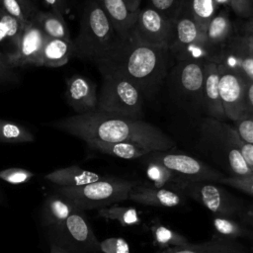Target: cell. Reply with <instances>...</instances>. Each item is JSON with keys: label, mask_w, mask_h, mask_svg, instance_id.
Returning <instances> with one entry per match:
<instances>
[{"label": "cell", "mask_w": 253, "mask_h": 253, "mask_svg": "<svg viewBox=\"0 0 253 253\" xmlns=\"http://www.w3.org/2000/svg\"><path fill=\"white\" fill-rule=\"evenodd\" d=\"M60 131L76 136L86 143L132 142L150 152L171 150L173 139L157 126L140 119H130L99 110L76 114L50 124Z\"/></svg>", "instance_id": "obj_1"}, {"label": "cell", "mask_w": 253, "mask_h": 253, "mask_svg": "<svg viewBox=\"0 0 253 253\" xmlns=\"http://www.w3.org/2000/svg\"><path fill=\"white\" fill-rule=\"evenodd\" d=\"M169 49L141 42L131 34L96 64L114 70L129 80L144 99L153 98L159 91L168 71Z\"/></svg>", "instance_id": "obj_2"}, {"label": "cell", "mask_w": 253, "mask_h": 253, "mask_svg": "<svg viewBox=\"0 0 253 253\" xmlns=\"http://www.w3.org/2000/svg\"><path fill=\"white\" fill-rule=\"evenodd\" d=\"M121 42L109 18L95 0L84 4L79 32L73 40L74 56L97 63L106 57Z\"/></svg>", "instance_id": "obj_3"}, {"label": "cell", "mask_w": 253, "mask_h": 253, "mask_svg": "<svg viewBox=\"0 0 253 253\" xmlns=\"http://www.w3.org/2000/svg\"><path fill=\"white\" fill-rule=\"evenodd\" d=\"M202 148L225 172L227 177H249L252 170L245 163L234 141V127L224 121L207 117L201 125Z\"/></svg>", "instance_id": "obj_4"}, {"label": "cell", "mask_w": 253, "mask_h": 253, "mask_svg": "<svg viewBox=\"0 0 253 253\" xmlns=\"http://www.w3.org/2000/svg\"><path fill=\"white\" fill-rule=\"evenodd\" d=\"M102 87L97 110L130 119H140L144 98L139 90L120 73L100 67Z\"/></svg>", "instance_id": "obj_5"}, {"label": "cell", "mask_w": 253, "mask_h": 253, "mask_svg": "<svg viewBox=\"0 0 253 253\" xmlns=\"http://www.w3.org/2000/svg\"><path fill=\"white\" fill-rule=\"evenodd\" d=\"M136 181L118 177H103L101 180L79 187H58L55 193L67 199L78 211L103 209L127 200Z\"/></svg>", "instance_id": "obj_6"}, {"label": "cell", "mask_w": 253, "mask_h": 253, "mask_svg": "<svg viewBox=\"0 0 253 253\" xmlns=\"http://www.w3.org/2000/svg\"><path fill=\"white\" fill-rule=\"evenodd\" d=\"M173 21L174 38L169 49L171 54L179 61L211 62V53L206 45V32L192 15L188 0L181 1Z\"/></svg>", "instance_id": "obj_7"}, {"label": "cell", "mask_w": 253, "mask_h": 253, "mask_svg": "<svg viewBox=\"0 0 253 253\" xmlns=\"http://www.w3.org/2000/svg\"><path fill=\"white\" fill-rule=\"evenodd\" d=\"M170 188L181 192L214 215L239 218L244 208L243 202L213 181H184L175 177Z\"/></svg>", "instance_id": "obj_8"}, {"label": "cell", "mask_w": 253, "mask_h": 253, "mask_svg": "<svg viewBox=\"0 0 253 253\" xmlns=\"http://www.w3.org/2000/svg\"><path fill=\"white\" fill-rule=\"evenodd\" d=\"M147 159L157 161L171 170L177 179L184 181H219L225 177L224 173L212 168L202 160L191 155L166 151H154L148 153Z\"/></svg>", "instance_id": "obj_9"}, {"label": "cell", "mask_w": 253, "mask_h": 253, "mask_svg": "<svg viewBox=\"0 0 253 253\" xmlns=\"http://www.w3.org/2000/svg\"><path fill=\"white\" fill-rule=\"evenodd\" d=\"M130 34L143 43L170 49L174 38V21L151 6L139 8Z\"/></svg>", "instance_id": "obj_10"}, {"label": "cell", "mask_w": 253, "mask_h": 253, "mask_svg": "<svg viewBox=\"0 0 253 253\" xmlns=\"http://www.w3.org/2000/svg\"><path fill=\"white\" fill-rule=\"evenodd\" d=\"M219 95L225 118L232 123L246 117L245 90L247 79L237 72L217 64Z\"/></svg>", "instance_id": "obj_11"}, {"label": "cell", "mask_w": 253, "mask_h": 253, "mask_svg": "<svg viewBox=\"0 0 253 253\" xmlns=\"http://www.w3.org/2000/svg\"><path fill=\"white\" fill-rule=\"evenodd\" d=\"M46 38L33 15L25 24L16 48L4 54L6 63L11 68L26 65L39 66L41 52Z\"/></svg>", "instance_id": "obj_12"}, {"label": "cell", "mask_w": 253, "mask_h": 253, "mask_svg": "<svg viewBox=\"0 0 253 253\" xmlns=\"http://www.w3.org/2000/svg\"><path fill=\"white\" fill-rule=\"evenodd\" d=\"M204 76L205 62L179 61L173 71V83L178 96L190 104L202 106Z\"/></svg>", "instance_id": "obj_13"}, {"label": "cell", "mask_w": 253, "mask_h": 253, "mask_svg": "<svg viewBox=\"0 0 253 253\" xmlns=\"http://www.w3.org/2000/svg\"><path fill=\"white\" fill-rule=\"evenodd\" d=\"M65 99L76 114L94 111L98 105L96 84L84 75L74 74L66 79Z\"/></svg>", "instance_id": "obj_14"}, {"label": "cell", "mask_w": 253, "mask_h": 253, "mask_svg": "<svg viewBox=\"0 0 253 253\" xmlns=\"http://www.w3.org/2000/svg\"><path fill=\"white\" fill-rule=\"evenodd\" d=\"M185 196L170 187L156 188L148 184H137L129 191L127 200L136 204L157 208H176L184 203Z\"/></svg>", "instance_id": "obj_15"}, {"label": "cell", "mask_w": 253, "mask_h": 253, "mask_svg": "<svg viewBox=\"0 0 253 253\" xmlns=\"http://www.w3.org/2000/svg\"><path fill=\"white\" fill-rule=\"evenodd\" d=\"M202 106L209 118L224 121L225 115L219 95V71L214 62L205 63Z\"/></svg>", "instance_id": "obj_16"}, {"label": "cell", "mask_w": 253, "mask_h": 253, "mask_svg": "<svg viewBox=\"0 0 253 253\" xmlns=\"http://www.w3.org/2000/svg\"><path fill=\"white\" fill-rule=\"evenodd\" d=\"M57 227L61 228L67 238L77 247L87 251L100 250L99 242L81 211L69 215Z\"/></svg>", "instance_id": "obj_17"}, {"label": "cell", "mask_w": 253, "mask_h": 253, "mask_svg": "<svg viewBox=\"0 0 253 253\" xmlns=\"http://www.w3.org/2000/svg\"><path fill=\"white\" fill-rule=\"evenodd\" d=\"M232 23L226 9L218 11L206 29V45L214 62L221 49L232 38Z\"/></svg>", "instance_id": "obj_18"}, {"label": "cell", "mask_w": 253, "mask_h": 253, "mask_svg": "<svg viewBox=\"0 0 253 253\" xmlns=\"http://www.w3.org/2000/svg\"><path fill=\"white\" fill-rule=\"evenodd\" d=\"M214 63L221 64L253 81V56L237 42L235 36H232L221 49Z\"/></svg>", "instance_id": "obj_19"}, {"label": "cell", "mask_w": 253, "mask_h": 253, "mask_svg": "<svg viewBox=\"0 0 253 253\" xmlns=\"http://www.w3.org/2000/svg\"><path fill=\"white\" fill-rule=\"evenodd\" d=\"M105 12L121 40L126 39L134 26L137 12L129 9L125 0H95Z\"/></svg>", "instance_id": "obj_20"}, {"label": "cell", "mask_w": 253, "mask_h": 253, "mask_svg": "<svg viewBox=\"0 0 253 253\" xmlns=\"http://www.w3.org/2000/svg\"><path fill=\"white\" fill-rule=\"evenodd\" d=\"M74 56V44L72 39L46 38L40 56L39 66L61 67Z\"/></svg>", "instance_id": "obj_21"}, {"label": "cell", "mask_w": 253, "mask_h": 253, "mask_svg": "<svg viewBox=\"0 0 253 253\" xmlns=\"http://www.w3.org/2000/svg\"><path fill=\"white\" fill-rule=\"evenodd\" d=\"M160 253H249L247 248L237 240L211 237L202 243H186L182 246L166 249Z\"/></svg>", "instance_id": "obj_22"}, {"label": "cell", "mask_w": 253, "mask_h": 253, "mask_svg": "<svg viewBox=\"0 0 253 253\" xmlns=\"http://www.w3.org/2000/svg\"><path fill=\"white\" fill-rule=\"evenodd\" d=\"M103 177L96 172L73 165L52 171L45 176V179L58 187H79L99 181Z\"/></svg>", "instance_id": "obj_23"}, {"label": "cell", "mask_w": 253, "mask_h": 253, "mask_svg": "<svg viewBox=\"0 0 253 253\" xmlns=\"http://www.w3.org/2000/svg\"><path fill=\"white\" fill-rule=\"evenodd\" d=\"M87 145L101 153L126 160H132L146 156L150 151L145 147L132 142H103L91 141Z\"/></svg>", "instance_id": "obj_24"}, {"label": "cell", "mask_w": 253, "mask_h": 253, "mask_svg": "<svg viewBox=\"0 0 253 253\" xmlns=\"http://www.w3.org/2000/svg\"><path fill=\"white\" fill-rule=\"evenodd\" d=\"M212 237L237 240L238 238H250L253 237V230L240 219L214 215L212 218Z\"/></svg>", "instance_id": "obj_25"}, {"label": "cell", "mask_w": 253, "mask_h": 253, "mask_svg": "<svg viewBox=\"0 0 253 253\" xmlns=\"http://www.w3.org/2000/svg\"><path fill=\"white\" fill-rule=\"evenodd\" d=\"M34 17L47 38L71 39L63 14L54 10L36 11Z\"/></svg>", "instance_id": "obj_26"}, {"label": "cell", "mask_w": 253, "mask_h": 253, "mask_svg": "<svg viewBox=\"0 0 253 253\" xmlns=\"http://www.w3.org/2000/svg\"><path fill=\"white\" fill-rule=\"evenodd\" d=\"M78 210L64 197L56 194L45 200L43 216L48 225L59 226L69 215Z\"/></svg>", "instance_id": "obj_27"}, {"label": "cell", "mask_w": 253, "mask_h": 253, "mask_svg": "<svg viewBox=\"0 0 253 253\" xmlns=\"http://www.w3.org/2000/svg\"><path fill=\"white\" fill-rule=\"evenodd\" d=\"M149 230L154 246H157L163 250L179 247L188 243L186 236L164 225L157 219H153L151 221Z\"/></svg>", "instance_id": "obj_28"}, {"label": "cell", "mask_w": 253, "mask_h": 253, "mask_svg": "<svg viewBox=\"0 0 253 253\" xmlns=\"http://www.w3.org/2000/svg\"><path fill=\"white\" fill-rule=\"evenodd\" d=\"M98 214L105 219L115 220L126 227L136 226L142 221L140 211L133 207L120 206L117 204L98 210Z\"/></svg>", "instance_id": "obj_29"}, {"label": "cell", "mask_w": 253, "mask_h": 253, "mask_svg": "<svg viewBox=\"0 0 253 253\" xmlns=\"http://www.w3.org/2000/svg\"><path fill=\"white\" fill-rule=\"evenodd\" d=\"M24 26L19 20L0 7V54L2 56L1 46L4 42H9L14 46V49L16 48Z\"/></svg>", "instance_id": "obj_30"}, {"label": "cell", "mask_w": 253, "mask_h": 253, "mask_svg": "<svg viewBox=\"0 0 253 253\" xmlns=\"http://www.w3.org/2000/svg\"><path fill=\"white\" fill-rule=\"evenodd\" d=\"M34 140V134L27 127L0 119V143H24Z\"/></svg>", "instance_id": "obj_31"}, {"label": "cell", "mask_w": 253, "mask_h": 253, "mask_svg": "<svg viewBox=\"0 0 253 253\" xmlns=\"http://www.w3.org/2000/svg\"><path fill=\"white\" fill-rule=\"evenodd\" d=\"M188 4L195 20L206 32L209 23L218 12V7L213 0H188Z\"/></svg>", "instance_id": "obj_32"}, {"label": "cell", "mask_w": 253, "mask_h": 253, "mask_svg": "<svg viewBox=\"0 0 253 253\" xmlns=\"http://www.w3.org/2000/svg\"><path fill=\"white\" fill-rule=\"evenodd\" d=\"M146 176L152 183V186L156 188H164L169 186L175 179V174L161 163L147 159Z\"/></svg>", "instance_id": "obj_33"}, {"label": "cell", "mask_w": 253, "mask_h": 253, "mask_svg": "<svg viewBox=\"0 0 253 253\" xmlns=\"http://www.w3.org/2000/svg\"><path fill=\"white\" fill-rule=\"evenodd\" d=\"M33 177V172L23 168H7L0 171V178L9 184H23Z\"/></svg>", "instance_id": "obj_34"}, {"label": "cell", "mask_w": 253, "mask_h": 253, "mask_svg": "<svg viewBox=\"0 0 253 253\" xmlns=\"http://www.w3.org/2000/svg\"><path fill=\"white\" fill-rule=\"evenodd\" d=\"M100 251L103 253H130V247L122 237H109L99 242Z\"/></svg>", "instance_id": "obj_35"}, {"label": "cell", "mask_w": 253, "mask_h": 253, "mask_svg": "<svg viewBox=\"0 0 253 253\" xmlns=\"http://www.w3.org/2000/svg\"><path fill=\"white\" fill-rule=\"evenodd\" d=\"M0 7L25 25L31 18L19 0H0Z\"/></svg>", "instance_id": "obj_36"}, {"label": "cell", "mask_w": 253, "mask_h": 253, "mask_svg": "<svg viewBox=\"0 0 253 253\" xmlns=\"http://www.w3.org/2000/svg\"><path fill=\"white\" fill-rule=\"evenodd\" d=\"M232 126L241 139L253 144V115L233 122Z\"/></svg>", "instance_id": "obj_37"}, {"label": "cell", "mask_w": 253, "mask_h": 253, "mask_svg": "<svg viewBox=\"0 0 253 253\" xmlns=\"http://www.w3.org/2000/svg\"><path fill=\"white\" fill-rule=\"evenodd\" d=\"M182 0H149L150 6L173 20L178 12Z\"/></svg>", "instance_id": "obj_38"}, {"label": "cell", "mask_w": 253, "mask_h": 253, "mask_svg": "<svg viewBox=\"0 0 253 253\" xmlns=\"http://www.w3.org/2000/svg\"><path fill=\"white\" fill-rule=\"evenodd\" d=\"M219 184H223L234 189H237L247 195L253 196V179L250 177H243V178H236V177H223Z\"/></svg>", "instance_id": "obj_39"}, {"label": "cell", "mask_w": 253, "mask_h": 253, "mask_svg": "<svg viewBox=\"0 0 253 253\" xmlns=\"http://www.w3.org/2000/svg\"><path fill=\"white\" fill-rule=\"evenodd\" d=\"M233 137H234L235 144H236L238 150L240 151L245 163L253 171V144H250V143L244 141L243 139H241L235 129H234Z\"/></svg>", "instance_id": "obj_40"}, {"label": "cell", "mask_w": 253, "mask_h": 253, "mask_svg": "<svg viewBox=\"0 0 253 253\" xmlns=\"http://www.w3.org/2000/svg\"><path fill=\"white\" fill-rule=\"evenodd\" d=\"M230 9L237 16L248 19L253 17V0H232Z\"/></svg>", "instance_id": "obj_41"}, {"label": "cell", "mask_w": 253, "mask_h": 253, "mask_svg": "<svg viewBox=\"0 0 253 253\" xmlns=\"http://www.w3.org/2000/svg\"><path fill=\"white\" fill-rule=\"evenodd\" d=\"M17 79V73L6 63L4 57L0 54V83L15 82Z\"/></svg>", "instance_id": "obj_42"}, {"label": "cell", "mask_w": 253, "mask_h": 253, "mask_svg": "<svg viewBox=\"0 0 253 253\" xmlns=\"http://www.w3.org/2000/svg\"><path fill=\"white\" fill-rule=\"evenodd\" d=\"M245 108L246 117L253 115V81L247 80L246 90H245Z\"/></svg>", "instance_id": "obj_43"}, {"label": "cell", "mask_w": 253, "mask_h": 253, "mask_svg": "<svg viewBox=\"0 0 253 253\" xmlns=\"http://www.w3.org/2000/svg\"><path fill=\"white\" fill-rule=\"evenodd\" d=\"M239 219L253 230V205L244 206L242 211L239 214Z\"/></svg>", "instance_id": "obj_44"}, {"label": "cell", "mask_w": 253, "mask_h": 253, "mask_svg": "<svg viewBox=\"0 0 253 253\" xmlns=\"http://www.w3.org/2000/svg\"><path fill=\"white\" fill-rule=\"evenodd\" d=\"M51 10L64 13L66 9V1L67 0H42Z\"/></svg>", "instance_id": "obj_45"}, {"label": "cell", "mask_w": 253, "mask_h": 253, "mask_svg": "<svg viewBox=\"0 0 253 253\" xmlns=\"http://www.w3.org/2000/svg\"><path fill=\"white\" fill-rule=\"evenodd\" d=\"M235 39L253 56V39L242 36V35L235 36Z\"/></svg>", "instance_id": "obj_46"}, {"label": "cell", "mask_w": 253, "mask_h": 253, "mask_svg": "<svg viewBox=\"0 0 253 253\" xmlns=\"http://www.w3.org/2000/svg\"><path fill=\"white\" fill-rule=\"evenodd\" d=\"M242 36L253 39V17L248 18L242 26Z\"/></svg>", "instance_id": "obj_47"}, {"label": "cell", "mask_w": 253, "mask_h": 253, "mask_svg": "<svg viewBox=\"0 0 253 253\" xmlns=\"http://www.w3.org/2000/svg\"><path fill=\"white\" fill-rule=\"evenodd\" d=\"M126 3L127 4V6L129 7V9L133 12H137L140 8V3L141 0H125Z\"/></svg>", "instance_id": "obj_48"}, {"label": "cell", "mask_w": 253, "mask_h": 253, "mask_svg": "<svg viewBox=\"0 0 253 253\" xmlns=\"http://www.w3.org/2000/svg\"><path fill=\"white\" fill-rule=\"evenodd\" d=\"M19 1L21 2V4L23 5V7L25 8L26 12L32 17L35 12H34V10H33V7H32V5H31L30 1H29V0H19Z\"/></svg>", "instance_id": "obj_49"}, {"label": "cell", "mask_w": 253, "mask_h": 253, "mask_svg": "<svg viewBox=\"0 0 253 253\" xmlns=\"http://www.w3.org/2000/svg\"><path fill=\"white\" fill-rule=\"evenodd\" d=\"M213 1L217 7L223 6L226 8H231V5H232V0H213Z\"/></svg>", "instance_id": "obj_50"}, {"label": "cell", "mask_w": 253, "mask_h": 253, "mask_svg": "<svg viewBox=\"0 0 253 253\" xmlns=\"http://www.w3.org/2000/svg\"><path fill=\"white\" fill-rule=\"evenodd\" d=\"M49 253H68V252L65 249H63L62 247L58 246L57 244H51Z\"/></svg>", "instance_id": "obj_51"}, {"label": "cell", "mask_w": 253, "mask_h": 253, "mask_svg": "<svg viewBox=\"0 0 253 253\" xmlns=\"http://www.w3.org/2000/svg\"><path fill=\"white\" fill-rule=\"evenodd\" d=\"M249 177H250V178H251V179H253V171H252V173H251V175H250V176H249Z\"/></svg>", "instance_id": "obj_52"}, {"label": "cell", "mask_w": 253, "mask_h": 253, "mask_svg": "<svg viewBox=\"0 0 253 253\" xmlns=\"http://www.w3.org/2000/svg\"><path fill=\"white\" fill-rule=\"evenodd\" d=\"M1 199H2V195H1V192H0V202H1Z\"/></svg>", "instance_id": "obj_53"}, {"label": "cell", "mask_w": 253, "mask_h": 253, "mask_svg": "<svg viewBox=\"0 0 253 253\" xmlns=\"http://www.w3.org/2000/svg\"><path fill=\"white\" fill-rule=\"evenodd\" d=\"M251 240H252V249H253V237H252V239H251Z\"/></svg>", "instance_id": "obj_54"}]
</instances>
